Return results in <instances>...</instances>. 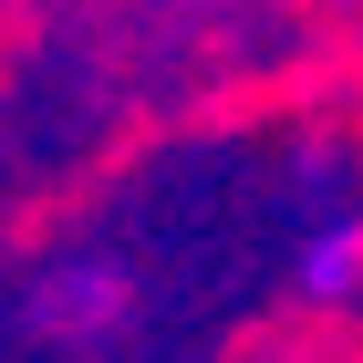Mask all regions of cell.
<instances>
[{"mask_svg": "<svg viewBox=\"0 0 363 363\" xmlns=\"http://www.w3.org/2000/svg\"><path fill=\"white\" fill-rule=\"evenodd\" d=\"M353 280H363V228H342V239H322V250H311V291H322V301H342Z\"/></svg>", "mask_w": 363, "mask_h": 363, "instance_id": "cell-1", "label": "cell"}, {"mask_svg": "<svg viewBox=\"0 0 363 363\" xmlns=\"http://www.w3.org/2000/svg\"><path fill=\"white\" fill-rule=\"evenodd\" d=\"M114 301V280H62V301H42V322H94Z\"/></svg>", "mask_w": 363, "mask_h": 363, "instance_id": "cell-2", "label": "cell"}]
</instances>
